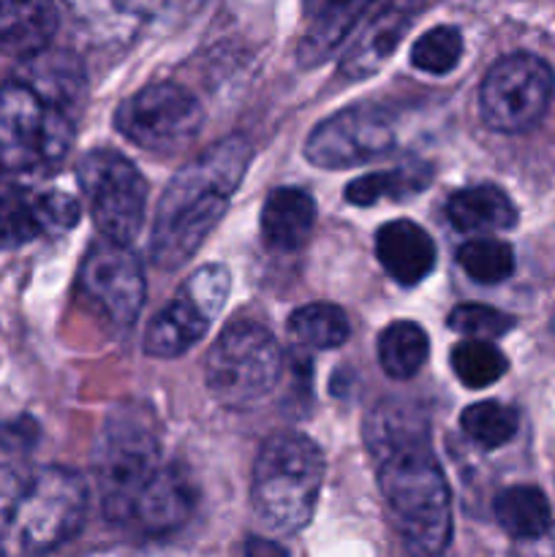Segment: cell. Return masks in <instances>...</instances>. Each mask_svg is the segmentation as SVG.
Wrapping results in <instances>:
<instances>
[{"instance_id": "cell-5", "label": "cell", "mask_w": 555, "mask_h": 557, "mask_svg": "<svg viewBox=\"0 0 555 557\" xmlns=\"http://www.w3.org/2000/svg\"><path fill=\"white\" fill-rule=\"evenodd\" d=\"M92 462L103 515L114 525H125L134 500L163 466L150 413L134 406L114 408L98 433Z\"/></svg>"}, {"instance_id": "cell-10", "label": "cell", "mask_w": 555, "mask_h": 557, "mask_svg": "<svg viewBox=\"0 0 555 557\" xmlns=\"http://www.w3.org/2000/svg\"><path fill=\"white\" fill-rule=\"evenodd\" d=\"M229 286H232V277L226 267H199L150 321L145 351L158 359H172L196 346L226 305Z\"/></svg>"}, {"instance_id": "cell-7", "label": "cell", "mask_w": 555, "mask_h": 557, "mask_svg": "<svg viewBox=\"0 0 555 557\" xmlns=\"http://www.w3.org/2000/svg\"><path fill=\"white\" fill-rule=\"evenodd\" d=\"M281 351L270 332L254 321L229 324L207 357V389L232 411L254 408L275 389Z\"/></svg>"}, {"instance_id": "cell-31", "label": "cell", "mask_w": 555, "mask_h": 557, "mask_svg": "<svg viewBox=\"0 0 555 557\" xmlns=\"http://www.w3.org/2000/svg\"><path fill=\"white\" fill-rule=\"evenodd\" d=\"M114 5L125 14L139 16V20H161V16L190 5V0H114Z\"/></svg>"}, {"instance_id": "cell-19", "label": "cell", "mask_w": 555, "mask_h": 557, "mask_svg": "<svg viewBox=\"0 0 555 557\" xmlns=\"http://www.w3.org/2000/svg\"><path fill=\"white\" fill-rule=\"evenodd\" d=\"M370 5L373 0H305L308 27L297 49L303 65H316L330 58Z\"/></svg>"}, {"instance_id": "cell-33", "label": "cell", "mask_w": 555, "mask_h": 557, "mask_svg": "<svg viewBox=\"0 0 555 557\" xmlns=\"http://www.w3.org/2000/svg\"><path fill=\"white\" fill-rule=\"evenodd\" d=\"M245 557H288L286 549L278 542H270V539L250 536L245 542Z\"/></svg>"}, {"instance_id": "cell-32", "label": "cell", "mask_w": 555, "mask_h": 557, "mask_svg": "<svg viewBox=\"0 0 555 557\" xmlns=\"http://www.w3.org/2000/svg\"><path fill=\"white\" fill-rule=\"evenodd\" d=\"M511 557H555V531H547L539 539H528V542H517Z\"/></svg>"}, {"instance_id": "cell-3", "label": "cell", "mask_w": 555, "mask_h": 557, "mask_svg": "<svg viewBox=\"0 0 555 557\" xmlns=\"http://www.w3.org/2000/svg\"><path fill=\"white\" fill-rule=\"evenodd\" d=\"M324 482V457L303 433H275L261 444L250 504L261 525L297 533L310 522Z\"/></svg>"}, {"instance_id": "cell-13", "label": "cell", "mask_w": 555, "mask_h": 557, "mask_svg": "<svg viewBox=\"0 0 555 557\" xmlns=\"http://www.w3.org/2000/svg\"><path fill=\"white\" fill-rule=\"evenodd\" d=\"M395 128L381 109L351 107L321 120L305 141V158L319 169H351L386 156Z\"/></svg>"}, {"instance_id": "cell-14", "label": "cell", "mask_w": 555, "mask_h": 557, "mask_svg": "<svg viewBox=\"0 0 555 557\" xmlns=\"http://www.w3.org/2000/svg\"><path fill=\"white\" fill-rule=\"evenodd\" d=\"M79 221V201L63 190H0V250L38 237H60Z\"/></svg>"}, {"instance_id": "cell-34", "label": "cell", "mask_w": 555, "mask_h": 557, "mask_svg": "<svg viewBox=\"0 0 555 557\" xmlns=\"http://www.w3.org/2000/svg\"><path fill=\"white\" fill-rule=\"evenodd\" d=\"M553 330H555V315H553Z\"/></svg>"}, {"instance_id": "cell-20", "label": "cell", "mask_w": 555, "mask_h": 557, "mask_svg": "<svg viewBox=\"0 0 555 557\" xmlns=\"http://www.w3.org/2000/svg\"><path fill=\"white\" fill-rule=\"evenodd\" d=\"M316 226V201L299 188H275L261 210V237L275 253H294Z\"/></svg>"}, {"instance_id": "cell-11", "label": "cell", "mask_w": 555, "mask_h": 557, "mask_svg": "<svg viewBox=\"0 0 555 557\" xmlns=\"http://www.w3.org/2000/svg\"><path fill=\"white\" fill-rule=\"evenodd\" d=\"M205 112L185 87L172 82L141 87L120 103L114 125L134 145L152 152H177L196 139Z\"/></svg>"}, {"instance_id": "cell-18", "label": "cell", "mask_w": 555, "mask_h": 557, "mask_svg": "<svg viewBox=\"0 0 555 557\" xmlns=\"http://www.w3.org/2000/svg\"><path fill=\"white\" fill-rule=\"evenodd\" d=\"M58 30L52 0H0V54L30 60Z\"/></svg>"}, {"instance_id": "cell-28", "label": "cell", "mask_w": 555, "mask_h": 557, "mask_svg": "<svg viewBox=\"0 0 555 557\" xmlns=\"http://www.w3.org/2000/svg\"><path fill=\"white\" fill-rule=\"evenodd\" d=\"M462 272L477 283H504L515 272V253L506 243L493 237L471 239L457 250Z\"/></svg>"}, {"instance_id": "cell-2", "label": "cell", "mask_w": 555, "mask_h": 557, "mask_svg": "<svg viewBox=\"0 0 555 557\" xmlns=\"http://www.w3.org/2000/svg\"><path fill=\"white\" fill-rule=\"evenodd\" d=\"M254 158L245 136H226L174 174L158 201L150 256L163 270L194 259L212 228L221 223Z\"/></svg>"}, {"instance_id": "cell-24", "label": "cell", "mask_w": 555, "mask_h": 557, "mask_svg": "<svg viewBox=\"0 0 555 557\" xmlns=\"http://www.w3.org/2000/svg\"><path fill=\"white\" fill-rule=\"evenodd\" d=\"M430 357L428 332L414 321H395L379 335V362L390 379L408 381Z\"/></svg>"}, {"instance_id": "cell-25", "label": "cell", "mask_w": 555, "mask_h": 557, "mask_svg": "<svg viewBox=\"0 0 555 557\" xmlns=\"http://www.w3.org/2000/svg\"><path fill=\"white\" fill-rule=\"evenodd\" d=\"M351 335L346 313L337 305L313 302L294 310L288 319V337L299 348H316V351H332L343 346Z\"/></svg>"}, {"instance_id": "cell-29", "label": "cell", "mask_w": 555, "mask_h": 557, "mask_svg": "<svg viewBox=\"0 0 555 557\" xmlns=\"http://www.w3.org/2000/svg\"><path fill=\"white\" fill-rule=\"evenodd\" d=\"M462 58V36L457 27L439 25L422 33L411 47V63L424 74H449Z\"/></svg>"}, {"instance_id": "cell-6", "label": "cell", "mask_w": 555, "mask_h": 557, "mask_svg": "<svg viewBox=\"0 0 555 557\" xmlns=\"http://www.w3.org/2000/svg\"><path fill=\"white\" fill-rule=\"evenodd\" d=\"M74 145L69 109L47 101L36 87L14 79L0 85V169L47 172Z\"/></svg>"}, {"instance_id": "cell-27", "label": "cell", "mask_w": 555, "mask_h": 557, "mask_svg": "<svg viewBox=\"0 0 555 557\" xmlns=\"http://www.w3.org/2000/svg\"><path fill=\"white\" fill-rule=\"evenodd\" d=\"M452 370L468 389H484L506 373V357L488 341H462L452 348Z\"/></svg>"}, {"instance_id": "cell-30", "label": "cell", "mask_w": 555, "mask_h": 557, "mask_svg": "<svg viewBox=\"0 0 555 557\" xmlns=\"http://www.w3.org/2000/svg\"><path fill=\"white\" fill-rule=\"evenodd\" d=\"M515 326V321L501 310L488 305H457L449 313V330L471 337V341H490L501 337Z\"/></svg>"}, {"instance_id": "cell-12", "label": "cell", "mask_w": 555, "mask_h": 557, "mask_svg": "<svg viewBox=\"0 0 555 557\" xmlns=\"http://www.w3.org/2000/svg\"><path fill=\"white\" fill-rule=\"evenodd\" d=\"M85 302L114 326H128L145 305V272L128 245L98 239L79 270Z\"/></svg>"}, {"instance_id": "cell-16", "label": "cell", "mask_w": 555, "mask_h": 557, "mask_svg": "<svg viewBox=\"0 0 555 557\" xmlns=\"http://www.w3.org/2000/svg\"><path fill=\"white\" fill-rule=\"evenodd\" d=\"M424 5H428V0H386V3L370 16L365 30L354 38V44L346 49V54H343V74H346L348 79L373 76L375 71L395 54L403 36H406L408 27L414 25V20L422 14Z\"/></svg>"}, {"instance_id": "cell-22", "label": "cell", "mask_w": 555, "mask_h": 557, "mask_svg": "<svg viewBox=\"0 0 555 557\" xmlns=\"http://www.w3.org/2000/svg\"><path fill=\"white\" fill-rule=\"evenodd\" d=\"M433 180L428 163H403V166L373 172L348 183L346 201L357 207H373L379 201H403L422 194Z\"/></svg>"}, {"instance_id": "cell-26", "label": "cell", "mask_w": 555, "mask_h": 557, "mask_svg": "<svg viewBox=\"0 0 555 557\" xmlns=\"http://www.w3.org/2000/svg\"><path fill=\"white\" fill-rule=\"evenodd\" d=\"M460 428L468 435V441H473L482 449H501L515 438L520 417H517L515 408L504 406V403L484 400L473 403L462 411Z\"/></svg>"}, {"instance_id": "cell-23", "label": "cell", "mask_w": 555, "mask_h": 557, "mask_svg": "<svg viewBox=\"0 0 555 557\" xmlns=\"http://www.w3.org/2000/svg\"><path fill=\"white\" fill-rule=\"evenodd\" d=\"M493 515L498 525L517 542L539 539L553 531V515H550L547 498H544L542 490L528 487V484L498 493L493 504Z\"/></svg>"}, {"instance_id": "cell-4", "label": "cell", "mask_w": 555, "mask_h": 557, "mask_svg": "<svg viewBox=\"0 0 555 557\" xmlns=\"http://www.w3.org/2000/svg\"><path fill=\"white\" fill-rule=\"evenodd\" d=\"M87 509L85 482L69 468L33 471L3 509V536L20 555H44L76 536Z\"/></svg>"}, {"instance_id": "cell-17", "label": "cell", "mask_w": 555, "mask_h": 557, "mask_svg": "<svg viewBox=\"0 0 555 557\" xmlns=\"http://www.w3.org/2000/svg\"><path fill=\"white\" fill-rule=\"evenodd\" d=\"M375 256L392 281L417 286L433 272L435 243L414 221H392L375 234Z\"/></svg>"}, {"instance_id": "cell-8", "label": "cell", "mask_w": 555, "mask_h": 557, "mask_svg": "<svg viewBox=\"0 0 555 557\" xmlns=\"http://www.w3.org/2000/svg\"><path fill=\"white\" fill-rule=\"evenodd\" d=\"M79 185L101 237L134 243L147 207V183L139 169L114 150H90L79 161Z\"/></svg>"}, {"instance_id": "cell-1", "label": "cell", "mask_w": 555, "mask_h": 557, "mask_svg": "<svg viewBox=\"0 0 555 557\" xmlns=\"http://www.w3.org/2000/svg\"><path fill=\"white\" fill-rule=\"evenodd\" d=\"M386 515L411 557H441L452 542V493L433 455L422 408L386 400L365 422Z\"/></svg>"}, {"instance_id": "cell-9", "label": "cell", "mask_w": 555, "mask_h": 557, "mask_svg": "<svg viewBox=\"0 0 555 557\" xmlns=\"http://www.w3.org/2000/svg\"><path fill=\"white\" fill-rule=\"evenodd\" d=\"M553 87V69L542 58L528 52L506 54L482 79L479 112L493 131L522 134L544 117Z\"/></svg>"}, {"instance_id": "cell-15", "label": "cell", "mask_w": 555, "mask_h": 557, "mask_svg": "<svg viewBox=\"0 0 555 557\" xmlns=\"http://www.w3.org/2000/svg\"><path fill=\"white\" fill-rule=\"evenodd\" d=\"M196 504V490L188 473L169 462L156 471L139 498L131 506L125 525L141 536H166L188 522Z\"/></svg>"}, {"instance_id": "cell-21", "label": "cell", "mask_w": 555, "mask_h": 557, "mask_svg": "<svg viewBox=\"0 0 555 557\" xmlns=\"http://www.w3.org/2000/svg\"><path fill=\"white\" fill-rule=\"evenodd\" d=\"M446 218L462 234L506 232L517 223V207L495 185H471L449 196Z\"/></svg>"}]
</instances>
